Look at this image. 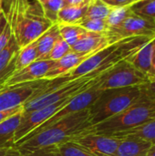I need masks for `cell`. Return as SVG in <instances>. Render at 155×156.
I'll return each instance as SVG.
<instances>
[{
    "label": "cell",
    "instance_id": "1",
    "mask_svg": "<svg viewBox=\"0 0 155 156\" xmlns=\"http://www.w3.org/2000/svg\"><path fill=\"white\" fill-rule=\"evenodd\" d=\"M89 109L62 118L52 125L25 138L14 147L19 151L30 152L58 147L65 143L73 141L91 126Z\"/></svg>",
    "mask_w": 155,
    "mask_h": 156
},
{
    "label": "cell",
    "instance_id": "2",
    "mask_svg": "<svg viewBox=\"0 0 155 156\" xmlns=\"http://www.w3.org/2000/svg\"><path fill=\"white\" fill-rule=\"evenodd\" d=\"M152 38L153 37H130L122 38L91 55L76 69L59 78L64 82H68L92 71L102 75L119 63L130 59Z\"/></svg>",
    "mask_w": 155,
    "mask_h": 156
},
{
    "label": "cell",
    "instance_id": "3",
    "mask_svg": "<svg viewBox=\"0 0 155 156\" xmlns=\"http://www.w3.org/2000/svg\"><path fill=\"white\" fill-rule=\"evenodd\" d=\"M16 43L21 48L36 41L54 24L29 0H3L2 7Z\"/></svg>",
    "mask_w": 155,
    "mask_h": 156
},
{
    "label": "cell",
    "instance_id": "4",
    "mask_svg": "<svg viewBox=\"0 0 155 156\" xmlns=\"http://www.w3.org/2000/svg\"><path fill=\"white\" fill-rule=\"evenodd\" d=\"M155 119V102L141 95L140 99L121 113L90 126L84 133L116 136Z\"/></svg>",
    "mask_w": 155,
    "mask_h": 156
},
{
    "label": "cell",
    "instance_id": "5",
    "mask_svg": "<svg viewBox=\"0 0 155 156\" xmlns=\"http://www.w3.org/2000/svg\"><path fill=\"white\" fill-rule=\"evenodd\" d=\"M140 97L139 86L102 90L89 109L91 126L121 113L136 102Z\"/></svg>",
    "mask_w": 155,
    "mask_h": 156
},
{
    "label": "cell",
    "instance_id": "6",
    "mask_svg": "<svg viewBox=\"0 0 155 156\" xmlns=\"http://www.w3.org/2000/svg\"><path fill=\"white\" fill-rule=\"evenodd\" d=\"M149 80L147 74L133 67L128 60L122 61L102 74L99 79L100 88L104 90L140 86Z\"/></svg>",
    "mask_w": 155,
    "mask_h": 156
},
{
    "label": "cell",
    "instance_id": "7",
    "mask_svg": "<svg viewBox=\"0 0 155 156\" xmlns=\"http://www.w3.org/2000/svg\"><path fill=\"white\" fill-rule=\"evenodd\" d=\"M49 82L42 79L35 81L4 86L0 89V112L24 105L35 98Z\"/></svg>",
    "mask_w": 155,
    "mask_h": 156
},
{
    "label": "cell",
    "instance_id": "8",
    "mask_svg": "<svg viewBox=\"0 0 155 156\" xmlns=\"http://www.w3.org/2000/svg\"><path fill=\"white\" fill-rule=\"evenodd\" d=\"M98 81H99V80L92 86H90V88H88L84 91L77 94L76 96H74L73 99H71L64 107H62L60 110H58L52 117H50L48 121L43 122L40 126H38L37 129H35L32 133H30L25 138L28 137L29 135H31V134L44 129V128H47V127L52 125L53 123L58 122L62 118H65L70 114L77 113V112H79L81 111L89 109L94 103V101L98 99V97L100 95V93L102 92V90L100 88ZM24 139H22V140H24ZM21 141H19V142H21Z\"/></svg>",
    "mask_w": 155,
    "mask_h": 156
},
{
    "label": "cell",
    "instance_id": "9",
    "mask_svg": "<svg viewBox=\"0 0 155 156\" xmlns=\"http://www.w3.org/2000/svg\"><path fill=\"white\" fill-rule=\"evenodd\" d=\"M71 99H73V97L61 100L58 102L52 103L50 105H48L46 107H43L41 109L27 113H25L23 112L20 123L15 133V136H14L15 144H17L22 139H24L26 136H27L30 133H32L38 126H40L43 122L48 121L50 117H52L58 110L64 107Z\"/></svg>",
    "mask_w": 155,
    "mask_h": 156
},
{
    "label": "cell",
    "instance_id": "10",
    "mask_svg": "<svg viewBox=\"0 0 155 156\" xmlns=\"http://www.w3.org/2000/svg\"><path fill=\"white\" fill-rule=\"evenodd\" d=\"M122 140L116 136L86 133L75 138L71 143L97 156H112Z\"/></svg>",
    "mask_w": 155,
    "mask_h": 156
},
{
    "label": "cell",
    "instance_id": "11",
    "mask_svg": "<svg viewBox=\"0 0 155 156\" xmlns=\"http://www.w3.org/2000/svg\"><path fill=\"white\" fill-rule=\"evenodd\" d=\"M109 32L120 39L130 37H155V22L132 14L119 25L112 27Z\"/></svg>",
    "mask_w": 155,
    "mask_h": 156
},
{
    "label": "cell",
    "instance_id": "12",
    "mask_svg": "<svg viewBox=\"0 0 155 156\" xmlns=\"http://www.w3.org/2000/svg\"><path fill=\"white\" fill-rule=\"evenodd\" d=\"M119 40L121 39L109 31L103 33L87 31V33L70 48L72 51L81 54L96 53Z\"/></svg>",
    "mask_w": 155,
    "mask_h": 156
},
{
    "label": "cell",
    "instance_id": "13",
    "mask_svg": "<svg viewBox=\"0 0 155 156\" xmlns=\"http://www.w3.org/2000/svg\"><path fill=\"white\" fill-rule=\"evenodd\" d=\"M55 63L54 60L51 59H41L36 60L25 67L24 69L16 71L5 83V86L15 85L19 83L30 82L38 80H42L45 78L48 71Z\"/></svg>",
    "mask_w": 155,
    "mask_h": 156
},
{
    "label": "cell",
    "instance_id": "14",
    "mask_svg": "<svg viewBox=\"0 0 155 156\" xmlns=\"http://www.w3.org/2000/svg\"><path fill=\"white\" fill-rule=\"evenodd\" d=\"M95 53H90V54H81L74 51L69 52L66 56L61 58L60 59L55 61L53 66L50 68V69L48 71L44 79L47 80H52L56 79L61 76H64L65 74L70 72L74 69H76L79 65H80L83 61H85L87 58H89L91 55Z\"/></svg>",
    "mask_w": 155,
    "mask_h": 156
},
{
    "label": "cell",
    "instance_id": "15",
    "mask_svg": "<svg viewBox=\"0 0 155 156\" xmlns=\"http://www.w3.org/2000/svg\"><path fill=\"white\" fill-rule=\"evenodd\" d=\"M20 47L13 35L5 48L0 52V86H5L6 80L16 71V61Z\"/></svg>",
    "mask_w": 155,
    "mask_h": 156
},
{
    "label": "cell",
    "instance_id": "16",
    "mask_svg": "<svg viewBox=\"0 0 155 156\" xmlns=\"http://www.w3.org/2000/svg\"><path fill=\"white\" fill-rule=\"evenodd\" d=\"M24 109L0 123V149H9L15 146L14 136L20 123Z\"/></svg>",
    "mask_w": 155,
    "mask_h": 156
},
{
    "label": "cell",
    "instance_id": "17",
    "mask_svg": "<svg viewBox=\"0 0 155 156\" xmlns=\"http://www.w3.org/2000/svg\"><path fill=\"white\" fill-rule=\"evenodd\" d=\"M155 52V37L145 44L128 61L140 71L149 74Z\"/></svg>",
    "mask_w": 155,
    "mask_h": 156
},
{
    "label": "cell",
    "instance_id": "18",
    "mask_svg": "<svg viewBox=\"0 0 155 156\" xmlns=\"http://www.w3.org/2000/svg\"><path fill=\"white\" fill-rule=\"evenodd\" d=\"M151 144L136 139L124 138L112 156H147Z\"/></svg>",
    "mask_w": 155,
    "mask_h": 156
},
{
    "label": "cell",
    "instance_id": "19",
    "mask_svg": "<svg viewBox=\"0 0 155 156\" xmlns=\"http://www.w3.org/2000/svg\"><path fill=\"white\" fill-rule=\"evenodd\" d=\"M116 137H120L122 139H136L151 144H155V119L151 120L132 130L123 132L116 135Z\"/></svg>",
    "mask_w": 155,
    "mask_h": 156
},
{
    "label": "cell",
    "instance_id": "20",
    "mask_svg": "<svg viewBox=\"0 0 155 156\" xmlns=\"http://www.w3.org/2000/svg\"><path fill=\"white\" fill-rule=\"evenodd\" d=\"M58 36V24H54L37 39V60L48 59V57Z\"/></svg>",
    "mask_w": 155,
    "mask_h": 156
},
{
    "label": "cell",
    "instance_id": "21",
    "mask_svg": "<svg viewBox=\"0 0 155 156\" xmlns=\"http://www.w3.org/2000/svg\"><path fill=\"white\" fill-rule=\"evenodd\" d=\"M88 5H64L58 14L57 24L76 25L85 16Z\"/></svg>",
    "mask_w": 155,
    "mask_h": 156
},
{
    "label": "cell",
    "instance_id": "22",
    "mask_svg": "<svg viewBox=\"0 0 155 156\" xmlns=\"http://www.w3.org/2000/svg\"><path fill=\"white\" fill-rule=\"evenodd\" d=\"M37 60V40L21 48L16 61V71H18L25 67L28 66L32 62ZM15 71V72H16Z\"/></svg>",
    "mask_w": 155,
    "mask_h": 156
},
{
    "label": "cell",
    "instance_id": "23",
    "mask_svg": "<svg viewBox=\"0 0 155 156\" xmlns=\"http://www.w3.org/2000/svg\"><path fill=\"white\" fill-rule=\"evenodd\" d=\"M58 26L59 35L70 47L76 44L87 33V30L78 25L58 24Z\"/></svg>",
    "mask_w": 155,
    "mask_h": 156
},
{
    "label": "cell",
    "instance_id": "24",
    "mask_svg": "<svg viewBox=\"0 0 155 156\" xmlns=\"http://www.w3.org/2000/svg\"><path fill=\"white\" fill-rule=\"evenodd\" d=\"M112 7L101 0H90L85 16L82 19H106Z\"/></svg>",
    "mask_w": 155,
    "mask_h": 156
},
{
    "label": "cell",
    "instance_id": "25",
    "mask_svg": "<svg viewBox=\"0 0 155 156\" xmlns=\"http://www.w3.org/2000/svg\"><path fill=\"white\" fill-rule=\"evenodd\" d=\"M46 18L53 24L58 22V14L64 6V0H37Z\"/></svg>",
    "mask_w": 155,
    "mask_h": 156
},
{
    "label": "cell",
    "instance_id": "26",
    "mask_svg": "<svg viewBox=\"0 0 155 156\" xmlns=\"http://www.w3.org/2000/svg\"><path fill=\"white\" fill-rule=\"evenodd\" d=\"M133 14L155 22V0H141L131 6Z\"/></svg>",
    "mask_w": 155,
    "mask_h": 156
},
{
    "label": "cell",
    "instance_id": "27",
    "mask_svg": "<svg viewBox=\"0 0 155 156\" xmlns=\"http://www.w3.org/2000/svg\"><path fill=\"white\" fill-rule=\"evenodd\" d=\"M131 6L132 5L112 8L111 13H110V15L106 18V21L108 23L109 27L111 28L112 27H115V26L119 25L124 19H126L128 16H130L132 14H133L132 9H131Z\"/></svg>",
    "mask_w": 155,
    "mask_h": 156
},
{
    "label": "cell",
    "instance_id": "28",
    "mask_svg": "<svg viewBox=\"0 0 155 156\" xmlns=\"http://www.w3.org/2000/svg\"><path fill=\"white\" fill-rule=\"evenodd\" d=\"M6 156H61V154L58 147L39 149L30 152H23L17 150L16 147H12L7 150Z\"/></svg>",
    "mask_w": 155,
    "mask_h": 156
},
{
    "label": "cell",
    "instance_id": "29",
    "mask_svg": "<svg viewBox=\"0 0 155 156\" xmlns=\"http://www.w3.org/2000/svg\"><path fill=\"white\" fill-rule=\"evenodd\" d=\"M76 25L81 27L87 31L103 33L109 31V26L106 19H81Z\"/></svg>",
    "mask_w": 155,
    "mask_h": 156
},
{
    "label": "cell",
    "instance_id": "30",
    "mask_svg": "<svg viewBox=\"0 0 155 156\" xmlns=\"http://www.w3.org/2000/svg\"><path fill=\"white\" fill-rule=\"evenodd\" d=\"M70 51H71L70 46L59 35L58 37L57 38L48 57V59L57 61V60L60 59L61 58H63L64 56H66Z\"/></svg>",
    "mask_w": 155,
    "mask_h": 156
},
{
    "label": "cell",
    "instance_id": "31",
    "mask_svg": "<svg viewBox=\"0 0 155 156\" xmlns=\"http://www.w3.org/2000/svg\"><path fill=\"white\" fill-rule=\"evenodd\" d=\"M58 150L61 156H97L71 142L59 145Z\"/></svg>",
    "mask_w": 155,
    "mask_h": 156
},
{
    "label": "cell",
    "instance_id": "32",
    "mask_svg": "<svg viewBox=\"0 0 155 156\" xmlns=\"http://www.w3.org/2000/svg\"><path fill=\"white\" fill-rule=\"evenodd\" d=\"M139 89L143 97L155 102V78L149 77V80L145 83L140 85Z\"/></svg>",
    "mask_w": 155,
    "mask_h": 156
},
{
    "label": "cell",
    "instance_id": "33",
    "mask_svg": "<svg viewBox=\"0 0 155 156\" xmlns=\"http://www.w3.org/2000/svg\"><path fill=\"white\" fill-rule=\"evenodd\" d=\"M109 6L114 8V7H122V6H128L132 5L133 4L141 1V0H101Z\"/></svg>",
    "mask_w": 155,
    "mask_h": 156
},
{
    "label": "cell",
    "instance_id": "34",
    "mask_svg": "<svg viewBox=\"0 0 155 156\" xmlns=\"http://www.w3.org/2000/svg\"><path fill=\"white\" fill-rule=\"evenodd\" d=\"M12 36V32H11V28L9 24L7 23L6 27H5L3 33L0 36V52L5 48V47L6 46V44L8 43L10 37Z\"/></svg>",
    "mask_w": 155,
    "mask_h": 156
},
{
    "label": "cell",
    "instance_id": "35",
    "mask_svg": "<svg viewBox=\"0 0 155 156\" xmlns=\"http://www.w3.org/2000/svg\"><path fill=\"white\" fill-rule=\"evenodd\" d=\"M21 110H23V105L16 107V108H13L10 110H5V111H2L0 112V123L3 122L4 121H5L6 119H8L9 117H11L12 115L16 114V112H20Z\"/></svg>",
    "mask_w": 155,
    "mask_h": 156
},
{
    "label": "cell",
    "instance_id": "36",
    "mask_svg": "<svg viewBox=\"0 0 155 156\" xmlns=\"http://www.w3.org/2000/svg\"><path fill=\"white\" fill-rule=\"evenodd\" d=\"M90 0H64V5H77V6H81V5H87Z\"/></svg>",
    "mask_w": 155,
    "mask_h": 156
},
{
    "label": "cell",
    "instance_id": "37",
    "mask_svg": "<svg viewBox=\"0 0 155 156\" xmlns=\"http://www.w3.org/2000/svg\"><path fill=\"white\" fill-rule=\"evenodd\" d=\"M6 25H7L6 16H5V13L4 11V9L1 7L0 8V36L3 33V31H4L5 27H6Z\"/></svg>",
    "mask_w": 155,
    "mask_h": 156
},
{
    "label": "cell",
    "instance_id": "38",
    "mask_svg": "<svg viewBox=\"0 0 155 156\" xmlns=\"http://www.w3.org/2000/svg\"><path fill=\"white\" fill-rule=\"evenodd\" d=\"M148 76L152 77V78H155V52L154 55H153V62H152V67H151V69H150Z\"/></svg>",
    "mask_w": 155,
    "mask_h": 156
},
{
    "label": "cell",
    "instance_id": "39",
    "mask_svg": "<svg viewBox=\"0 0 155 156\" xmlns=\"http://www.w3.org/2000/svg\"><path fill=\"white\" fill-rule=\"evenodd\" d=\"M147 156H155V144H151V146L148 150Z\"/></svg>",
    "mask_w": 155,
    "mask_h": 156
},
{
    "label": "cell",
    "instance_id": "40",
    "mask_svg": "<svg viewBox=\"0 0 155 156\" xmlns=\"http://www.w3.org/2000/svg\"><path fill=\"white\" fill-rule=\"evenodd\" d=\"M8 149H0V156H6Z\"/></svg>",
    "mask_w": 155,
    "mask_h": 156
},
{
    "label": "cell",
    "instance_id": "41",
    "mask_svg": "<svg viewBox=\"0 0 155 156\" xmlns=\"http://www.w3.org/2000/svg\"><path fill=\"white\" fill-rule=\"evenodd\" d=\"M2 1H3V0H0V8L2 7Z\"/></svg>",
    "mask_w": 155,
    "mask_h": 156
},
{
    "label": "cell",
    "instance_id": "42",
    "mask_svg": "<svg viewBox=\"0 0 155 156\" xmlns=\"http://www.w3.org/2000/svg\"><path fill=\"white\" fill-rule=\"evenodd\" d=\"M3 87H4V86H0V89H1V88H3Z\"/></svg>",
    "mask_w": 155,
    "mask_h": 156
}]
</instances>
